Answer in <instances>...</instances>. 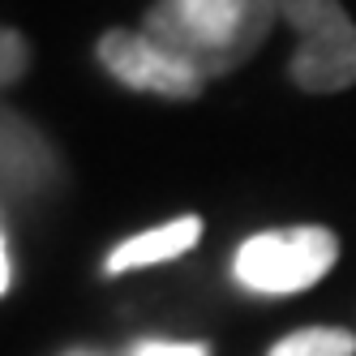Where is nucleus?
<instances>
[{
  "instance_id": "obj_5",
  "label": "nucleus",
  "mask_w": 356,
  "mask_h": 356,
  "mask_svg": "<svg viewBox=\"0 0 356 356\" xmlns=\"http://www.w3.org/2000/svg\"><path fill=\"white\" fill-rule=\"evenodd\" d=\"M52 181V146L26 116L5 112V193L35 197Z\"/></svg>"
},
{
  "instance_id": "obj_3",
  "label": "nucleus",
  "mask_w": 356,
  "mask_h": 356,
  "mask_svg": "<svg viewBox=\"0 0 356 356\" xmlns=\"http://www.w3.org/2000/svg\"><path fill=\"white\" fill-rule=\"evenodd\" d=\"M279 17L300 35L288 78L305 95H335L356 86V22L339 0H275Z\"/></svg>"
},
{
  "instance_id": "obj_2",
  "label": "nucleus",
  "mask_w": 356,
  "mask_h": 356,
  "mask_svg": "<svg viewBox=\"0 0 356 356\" xmlns=\"http://www.w3.org/2000/svg\"><path fill=\"white\" fill-rule=\"evenodd\" d=\"M339 258V236L330 227H275L241 241L232 275L245 292L292 296L314 288Z\"/></svg>"
},
{
  "instance_id": "obj_7",
  "label": "nucleus",
  "mask_w": 356,
  "mask_h": 356,
  "mask_svg": "<svg viewBox=\"0 0 356 356\" xmlns=\"http://www.w3.org/2000/svg\"><path fill=\"white\" fill-rule=\"evenodd\" d=\"M266 356H356V335L343 326H309L284 335Z\"/></svg>"
},
{
  "instance_id": "obj_11",
  "label": "nucleus",
  "mask_w": 356,
  "mask_h": 356,
  "mask_svg": "<svg viewBox=\"0 0 356 356\" xmlns=\"http://www.w3.org/2000/svg\"><path fill=\"white\" fill-rule=\"evenodd\" d=\"M65 356H99V352H86V348H73V352H65Z\"/></svg>"
},
{
  "instance_id": "obj_6",
  "label": "nucleus",
  "mask_w": 356,
  "mask_h": 356,
  "mask_svg": "<svg viewBox=\"0 0 356 356\" xmlns=\"http://www.w3.org/2000/svg\"><path fill=\"white\" fill-rule=\"evenodd\" d=\"M202 241V219L197 215H181L172 223H159V227H146V232L129 236L124 245H116L108 253V275H124V270H142V266H159V262H172L189 253L193 245Z\"/></svg>"
},
{
  "instance_id": "obj_10",
  "label": "nucleus",
  "mask_w": 356,
  "mask_h": 356,
  "mask_svg": "<svg viewBox=\"0 0 356 356\" xmlns=\"http://www.w3.org/2000/svg\"><path fill=\"white\" fill-rule=\"evenodd\" d=\"M13 236H9V227H5V236H0V292H13Z\"/></svg>"
},
{
  "instance_id": "obj_8",
  "label": "nucleus",
  "mask_w": 356,
  "mask_h": 356,
  "mask_svg": "<svg viewBox=\"0 0 356 356\" xmlns=\"http://www.w3.org/2000/svg\"><path fill=\"white\" fill-rule=\"evenodd\" d=\"M0 47H5V65H0V78H5V86H13V82L26 78V69H31V43L9 26L5 35H0Z\"/></svg>"
},
{
  "instance_id": "obj_1",
  "label": "nucleus",
  "mask_w": 356,
  "mask_h": 356,
  "mask_svg": "<svg viewBox=\"0 0 356 356\" xmlns=\"http://www.w3.org/2000/svg\"><path fill=\"white\" fill-rule=\"evenodd\" d=\"M275 17V0H159L146 35L202 78H223L266 43Z\"/></svg>"
},
{
  "instance_id": "obj_4",
  "label": "nucleus",
  "mask_w": 356,
  "mask_h": 356,
  "mask_svg": "<svg viewBox=\"0 0 356 356\" xmlns=\"http://www.w3.org/2000/svg\"><path fill=\"white\" fill-rule=\"evenodd\" d=\"M95 56L120 86L142 90V95L197 99L202 86H207L202 73H193L185 60H176L172 52H163L146 31H108V35H99Z\"/></svg>"
},
{
  "instance_id": "obj_9",
  "label": "nucleus",
  "mask_w": 356,
  "mask_h": 356,
  "mask_svg": "<svg viewBox=\"0 0 356 356\" xmlns=\"http://www.w3.org/2000/svg\"><path fill=\"white\" fill-rule=\"evenodd\" d=\"M124 356H211L207 343H176V339H138Z\"/></svg>"
}]
</instances>
